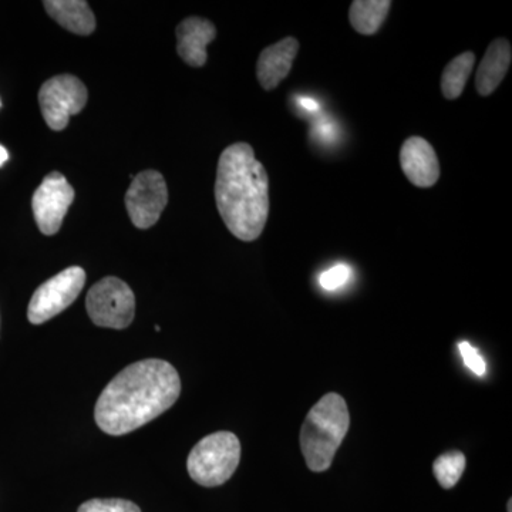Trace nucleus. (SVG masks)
Returning a JSON list of instances; mask_svg holds the SVG:
<instances>
[{
  "label": "nucleus",
  "instance_id": "obj_14",
  "mask_svg": "<svg viewBox=\"0 0 512 512\" xmlns=\"http://www.w3.org/2000/svg\"><path fill=\"white\" fill-rule=\"evenodd\" d=\"M50 18L74 35L89 36L96 30V18L86 0H46Z\"/></svg>",
  "mask_w": 512,
  "mask_h": 512
},
{
  "label": "nucleus",
  "instance_id": "obj_16",
  "mask_svg": "<svg viewBox=\"0 0 512 512\" xmlns=\"http://www.w3.org/2000/svg\"><path fill=\"white\" fill-rule=\"evenodd\" d=\"M474 63H476V56L466 52L447 64L441 76V92L447 100H456L464 92L468 77L473 72Z\"/></svg>",
  "mask_w": 512,
  "mask_h": 512
},
{
  "label": "nucleus",
  "instance_id": "obj_5",
  "mask_svg": "<svg viewBox=\"0 0 512 512\" xmlns=\"http://www.w3.org/2000/svg\"><path fill=\"white\" fill-rule=\"evenodd\" d=\"M86 309L94 325L126 329L136 313V296L126 282L116 276H107L87 293Z\"/></svg>",
  "mask_w": 512,
  "mask_h": 512
},
{
  "label": "nucleus",
  "instance_id": "obj_9",
  "mask_svg": "<svg viewBox=\"0 0 512 512\" xmlns=\"http://www.w3.org/2000/svg\"><path fill=\"white\" fill-rule=\"evenodd\" d=\"M73 201V187L63 174L55 171L43 178L32 198L33 215L43 235L52 237L59 232Z\"/></svg>",
  "mask_w": 512,
  "mask_h": 512
},
{
  "label": "nucleus",
  "instance_id": "obj_15",
  "mask_svg": "<svg viewBox=\"0 0 512 512\" xmlns=\"http://www.w3.org/2000/svg\"><path fill=\"white\" fill-rule=\"evenodd\" d=\"M390 8V0H356L350 6V23L360 35H375L382 28Z\"/></svg>",
  "mask_w": 512,
  "mask_h": 512
},
{
  "label": "nucleus",
  "instance_id": "obj_1",
  "mask_svg": "<svg viewBox=\"0 0 512 512\" xmlns=\"http://www.w3.org/2000/svg\"><path fill=\"white\" fill-rule=\"evenodd\" d=\"M181 393V379L170 363L146 359L121 370L96 403L97 426L110 436H124L167 412Z\"/></svg>",
  "mask_w": 512,
  "mask_h": 512
},
{
  "label": "nucleus",
  "instance_id": "obj_13",
  "mask_svg": "<svg viewBox=\"0 0 512 512\" xmlns=\"http://www.w3.org/2000/svg\"><path fill=\"white\" fill-rule=\"evenodd\" d=\"M512 50L507 39H497L488 46L477 70L476 87L481 96H490L503 82L510 69Z\"/></svg>",
  "mask_w": 512,
  "mask_h": 512
},
{
  "label": "nucleus",
  "instance_id": "obj_11",
  "mask_svg": "<svg viewBox=\"0 0 512 512\" xmlns=\"http://www.w3.org/2000/svg\"><path fill=\"white\" fill-rule=\"evenodd\" d=\"M177 52L188 66L202 67L207 63V47L217 36V29L210 20L197 18L184 19L177 26Z\"/></svg>",
  "mask_w": 512,
  "mask_h": 512
},
{
  "label": "nucleus",
  "instance_id": "obj_4",
  "mask_svg": "<svg viewBox=\"0 0 512 512\" xmlns=\"http://www.w3.org/2000/svg\"><path fill=\"white\" fill-rule=\"evenodd\" d=\"M241 460V443L231 431L210 434L192 448L187 460L188 474L202 487L227 483Z\"/></svg>",
  "mask_w": 512,
  "mask_h": 512
},
{
  "label": "nucleus",
  "instance_id": "obj_18",
  "mask_svg": "<svg viewBox=\"0 0 512 512\" xmlns=\"http://www.w3.org/2000/svg\"><path fill=\"white\" fill-rule=\"evenodd\" d=\"M77 512H141L137 504L121 498H94L80 505Z\"/></svg>",
  "mask_w": 512,
  "mask_h": 512
},
{
  "label": "nucleus",
  "instance_id": "obj_12",
  "mask_svg": "<svg viewBox=\"0 0 512 512\" xmlns=\"http://www.w3.org/2000/svg\"><path fill=\"white\" fill-rule=\"evenodd\" d=\"M299 52L295 37H285L275 45L266 47L256 64V76L265 90H274L291 73L293 60Z\"/></svg>",
  "mask_w": 512,
  "mask_h": 512
},
{
  "label": "nucleus",
  "instance_id": "obj_6",
  "mask_svg": "<svg viewBox=\"0 0 512 512\" xmlns=\"http://www.w3.org/2000/svg\"><path fill=\"white\" fill-rule=\"evenodd\" d=\"M84 284H86V272L80 266H70L50 278L36 289L30 299L29 322L33 325H42L66 311L79 298Z\"/></svg>",
  "mask_w": 512,
  "mask_h": 512
},
{
  "label": "nucleus",
  "instance_id": "obj_21",
  "mask_svg": "<svg viewBox=\"0 0 512 512\" xmlns=\"http://www.w3.org/2000/svg\"><path fill=\"white\" fill-rule=\"evenodd\" d=\"M301 106L303 107V109H306L309 111L318 110V103H316V101H313L311 99H302Z\"/></svg>",
  "mask_w": 512,
  "mask_h": 512
},
{
  "label": "nucleus",
  "instance_id": "obj_19",
  "mask_svg": "<svg viewBox=\"0 0 512 512\" xmlns=\"http://www.w3.org/2000/svg\"><path fill=\"white\" fill-rule=\"evenodd\" d=\"M350 278V268L346 265H338L330 268L329 271L323 272L320 276V285L326 291H336L342 288Z\"/></svg>",
  "mask_w": 512,
  "mask_h": 512
},
{
  "label": "nucleus",
  "instance_id": "obj_3",
  "mask_svg": "<svg viewBox=\"0 0 512 512\" xmlns=\"http://www.w3.org/2000/svg\"><path fill=\"white\" fill-rule=\"evenodd\" d=\"M350 426L348 404L338 393H328L312 407L303 421L301 450L309 470L323 473L332 466Z\"/></svg>",
  "mask_w": 512,
  "mask_h": 512
},
{
  "label": "nucleus",
  "instance_id": "obj_22",
  "mask_svg": "<svg viewBox=\"0 0 512 512\" xmlns=\"http://www.w3.org/2000/svg\"><path fill=\"white\" fill-rule=\"evenodd\" d=\"M9 160V153L5 147L0 146V167Z\"/></svg>",
  "mask_w": 512,
  "mask_h": 512
},
{
  "label": "nucleus",
  "instance_id": "obj_2",
  "mask_svg": "<svg viewBox=\"0 0 512 512\" xmlns=\"http://www.w3.org/2000/svg\"><path fill=\"white\" fill-rule=\"evenodd\" d=\"M215 201L234 237L245 242L261 237L269 215V178L249 144H232L222 151Z\"/></svg>",
  "mask_w": 512,
  "mask_h": 512
},
{
  "label": "nucleus",
  "instance_id": "obj_8",
  "mask_svg": "<svg viewBox=\"0 0 512 512\" xmlns=\"http://www.w3.org/2000/svg\"><path fill=\"white\" fill-rule=\"evenodd\" d=\"M168 188L163 175L156 170L143 171L131 181L126 194V207L131 222L140 229L154 227L167 207Z\"/></svg>",
  "mask_w": 512,
  "mask_h": 512
},
{
  "label": "nucleus",
  "instance_id": "obj_24",
  "mask_svg": "<svg viewBox=\"0 0 512 512\" xmlns=\"http://www.w3.org/2000/svg\"><path fill=\"white\" fill-rule=\"evenodd\" d=\"M0 106H2V101H0Z\"/></svg>",
  "mask_w": 512,
  "mask_h": 512
},
{
  "label": "nucleus",
  "instance_id": "obj_17",
  "mask_svg": "<svg viewBox=\"0 0 512 512\" xmlns=\"http://www.w3.org/2000/svg\"><path fill=\"white\" fill-rule=\"evenodd\" d=\"M466 470V456L461 451H447L436 458L433 473L441 487L450 490L463 477Z\"/></svg>",
  "mask_w": 512,
  "mask_h": 512
},
{
  "label": "nucleus",
  "instance_id": "obj_10",
  "mask_svg": "<svg viewBox=\"0 0 512 512\" xmlns=\"http://www.w3.org/2000/svg\"><path fill=\"white\" fill-rule=\"evenodd\" d=\"M400 164L410 183L420 188L433 187L440 178L436 151L424 138L410 137L400 150Z\"/></svg>",
  "mask_w": 512,
  "mask_h": 512
},
{
  "label": "nucleus",
  "instance_id": "obj_23",
  "mask_svg": "<svg viewBox=\"0 0 512 512\" xmlns=\"http://www.w3.org/2000/svg\"><path fill=\"white\" fill-rule=\"evenodd\" d=\"M508 512H512V501H508Z\"/></svg>",
  "mask_w": 512,
  "mask_h": 512
},
{
  "label": "nucleus",
  "instance_id": "obj_7",
  "mask_svg": "<svg viewBox=\"0 0 512 512\" xmlns=\"http://www.w3.org/2000/svg\"><path fill=\"white\" fill-rule=\"evenodd\" d=\"M89 93L82 80L72 74H59L40 87L39 104L43 119L53 131H62L86 107Z\"/></svg>",
  "mask_w": 512,
  "mask_h": 512
},
{
  "label": "nucleus",
  "instance_id": "obj_20",
  "mask_svg": "<svg viewBox=\"0 0 512 512\" xmlns=\"http://www.w3.org/2000/svg\"><path fill=\"white\" fill-rule=\"evenodd\" d=\"M458 349H460V355L463 356L464 365H466L471 372L476 373L477 376H484L487 366H485L483 356L478 353V350L468 342L460 343Z\"/></svg>",
  "mask_w": 512,
  "mask_h": 512
}]
</instances>
